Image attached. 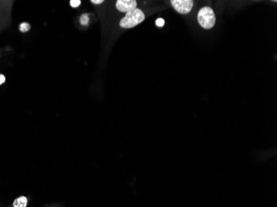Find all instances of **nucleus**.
<instances>
[{"instance_id":"obj_3","label":"nucleus","mask_w":277,"mask_h":207,"mask_svg":"<svg viewBox=\"0 0 277 207\" xmlns=\"http://www.w3.org/2000/svg\"><path fill=\"white\" fill-rule=\"evenodd\" d=\"M171 4L179 14H188L193 7L192 0H172Z\"/></svg>"},{"instance_id":"obj_4","label":"nucleus","mask_w":277,"mask_h":207,"mask_svg":"<svg viewBox=\"0 0 277 207\" xmlns=\"http://www.w3.org/2000/svg\"><path fill=\"white\" fill-rule=\"evenodd\" d=\"M136 7L137 3L135 0H119L116 2V8L118 10L126 14L136 9Z\"/></svg>"},{"instance_id":"obj_8","label":"nucleus","mask_w":277,"mask_h":207,"mask_svg":"<svg viewBox=\"0 0 277 207\" xmlns=\"http://www.w3.org/2000/svg\"><path fill=\"white\" fill-rule=\"evenodd\" d=\"M70 3L72 7H73V8H76V7H78V6L81 4V2L80 0H72Z\"/></svg>"},{"instance_id":"obj_9","label":"nucleus","mask_w":277,"mask_h":207,"mask_svg":"<svg viewBox=\"0 0 277 207\" xmlns=\"http://www.w3.org/2000/svg\"><path fill=\"white\" fill-rule=\"evenodd\" d=\"M156 25L158 27H163V26L165 25V20L163 19V18H158L156 20Z\"/></svg>"},{"instance_id":"obj_5","label":"nucleus","mask_w":277,"mask_h":207,"mask_svg":"<svg viewBox=\"0 0 277 207\" xmlns=\"http://www.w3.org/2000/svg\"><path fill=\"white\" fill-rule=\"evenodd\" d=\"M14 207H27L28 206V199L26 196H19L14 200Z\"/></svg>"},{"instance_id":"obj_2","label":"nucleus","mask_w":277,"mask_h":207,"mask_svg":"<svg viewBox=\"0 0 277 207\" xmlns=\"http://www.w3.org/2000/svg\"><path fill=\"white\" fill-rule=\"evenodd\" d=\"M199 24L205 29H211L215 25L216 16L214 11L209 7H204L200 9L198 14Z\"/></svg>"},{"instance_id":"obj_6","label":"nucleus","mask_w":277,"mask_h":207,"mask_svg":"<svg viewBox=\"0 0 277 207\" xmlns=\"http://www.w3.org/2000/svg\"><path fill=\"white\" fill-rule=\"evenodd\" d=\"M30 28H31L30 24H28V23H22L20 24L19 30L22 33H27L30 30Z\"/></svg>"},{"instance_id":"obj_11","label":"nucleus","mask_w":277,"mask_h":207,"mask_svg":"<svg viewBox=\"0 0 277 207\" xmlns=\"http://www.w3.org/2000/svg\"><path fill=\"white\" fill-rule=\"evenodd\" d=\"M103 0H92V3H95V4H100V3H103Z\"/></svg>"},{"instance_id":"obj_7","label":"nucleus","mask_w":277,"mask_h":207,"mask_svg":"<svg viewBox=\"0 0 277 207\" xmlns=\"http://www.w3.org/2000/svg\"><path fill=\"white\" fill-rule=\"evenodd\" d=\"M80 23L81 25L87 26L89 23V17L87 16V14H83L80 18Z\"/></svg>"},{"instance_id":"obj_1","label":"nucleus","mask_w":277,"mask_h":207,"mask_svg":"<svg viewBox=\"0 0 277 207\" xmlns=\"http://www.w3.org/2000/svg\"><path fill=\"white\" fill-rule=\"evenodd\" d=\"M145 20V14L141 9H135L126 14L121 20L120 26L123 28H130L140 24Z\"/></svg>"},{"instance_id":"obj_10","label":"nucleus","mask_w":277,"mask_h":207,"mask_svg":"<svg viewBox=\"0 0 277 207\" xmlns=\"http://www.w3.org/2000/svg\"><path fill=\"white\" fill-rule=\"evenodd\" d=\"M5 82V77L3 75H0V85L3 84Z\"/></svg>"}]
</instances>
